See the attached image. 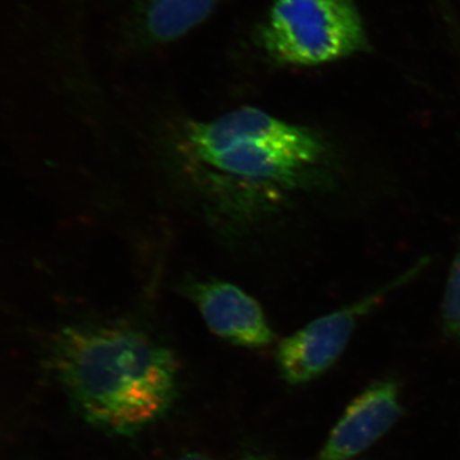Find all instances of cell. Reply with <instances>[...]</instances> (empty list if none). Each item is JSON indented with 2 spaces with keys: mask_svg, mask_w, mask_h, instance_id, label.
Returning a JSON list of instances; mask_svg holds the SVG:
<instances>
[{
  "mask_svg": "<svg viewBox=\"0 0 460 460\" xmlns=\"http://www.w3.org/2000/svg\"><path fill=\"white\" fill-rule=\"evenodd\" d=\"M186 295L217 338L251 349L268 347L274 341L261 305L234 284L217 279L190 281Z\"/></svg>",
  "mask_w": 460,
  "mask_h": 460,
  "instance_id": "8992f818",
  "label": "cell"
},
{
  "mask_svg": "<svg viewBox=\"0 0 460 460\" xmlns=\"http://www.w3.org/2000/svg\"><path fill=\"white\" fill-rule=\"evenodd\" d=\"M174 157L213 213L251 226L319 181L328 146L307 127L243 107L181 124L174 136Z\"/></svg>",
  "mask_w": 460,
  "mask_h": 460,
  "instance_id": "6da1fadb",
  "label": "cell"
},
{
  "mask_svg": "<svg viewBox=\"0 0 460 460\" xmlns=\"http://www.w3.org/2000/svg\"><path fill=\"white\" fill-rule=\"evenodd\" d=\"M239 460H277L261 453H248Z\"/></svg>",
  "mask_w": 460,
  "mask_h": 460,
  "instance_id": "30bf717a",
  "label": "cell"
},
{
  "mask_svg": "<svg viewBox=\"0 0 460 460\" xmlns=\"http://www.w3.org/2000/svg\"><path fill=\"white\" fill-rule=\"evenodd\" d=\"M401 387L376 381L354 398L321 447L316 460H354L371 449L402 419Z\"/></svg>",
  "mask_w": 460,
  "mask_h": 460,
  "instance_id": "5b68a950",
  "label": "cell"
},
{
  "mask_svg": "<svg viewBox=\"0 0 460 460\" xmlns=\"http://www.w3.org/2000/svg\"><path fill=\"white\" fill-rule=\"evenodd\" d=\"M428 263V259L420 260L370 295L323 314L284 338L275 354L280 377L288 385L301 386L326 374L347 349L359 321L374 313L399 288L419 277Z\"/></svg>",
  "mask_w": 460,
  "mask_h": 460,
  "instance_id": "277c9868",
  "label": "cell"
},
{
  "mask_svg": "<svg viewBox=\"0 0 460 460\" xmlns=\"http://www.w3.org/2000/svg\"><path fill=\"white\" fill-rule=\"evenodd\" d=\"M48 363L84 422L133 436L171 411L180 363L171 348L123 323H77L51 339Z\"/></svg>",
  "mask_w": 460,
  "mask_h": 460,
  "instance_id": "7a4b0ae2",
  "label": "cell"
},
{
  "mask_svg": "<svg viewBox=\"0 0 460 460\" xmlns=\"http://www.w3.org/2000/svg\"><path fill=\"white\" fill-rule=\"evenodd\" d=\"M217 0H145L144 27L156 42L177 40L213 12Z\"/></svg>",
  "mask_w": 460,
  "mask_h": 460,
  "instance_id": "52a82bcc",
  "label": "cell"
},
{
  "mask_svg": "<svg viewBox=\"0 0 460 460\" xmlns=\"http://www.w3.org/2000/svg\"><path fill=\"white\" fill-rule=\"evenodd\" d=\"M441 323L447 337L460 341V250L454 257L445 284Z\"/></svg>",
  "mask_w": 460,
  "mask_h": 460,
  "instance_id": "ba28073f",
  "label": "cell"
},
{
  "mask_svg": "<svg viewBox=\"0 0 460 460\" xmlns=\"http://www.w3.org/2000/svg\"><path fill=\"white\" fill-rule=\"evenodd\" d=\"M259 41L272 60L295 66L326 65L370 50L354 0H275Z\"/></svg>",
  "mask_w": 460,
  "mask_h": 460,
  "instance_id": "3957f363",
  "label": "cell"
},
{
  "mask_svg": "<svg viewBox=\"0 0 460 460\" xmlns=\"http://www.w3.org/2000/svg\"><path fill=\"white\" fill-rule=\"evenodd\" d=\"M177 460H214L210 456H205V454L198 452H190L183 454Z\"/></svg>",
  "mask_w": 460,
  "mask_h": 460,
  "instance_id": "9c48e42d",
  "label": "cell"
}]
</instances>
